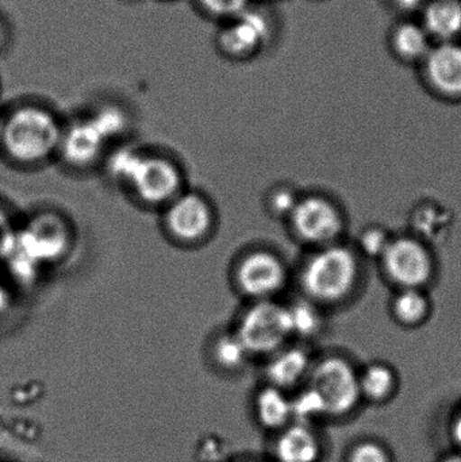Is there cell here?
<instances>
[{
	"instance_id": "cell-1",
	"label": "cell",
	"mask_w": 461,
	"mask_h": 462,
	"mask_svg": "<svg viewBox=\"0 0 461 462\" xmlns=\"http://www.w3.org/2000/svg\"><path fill=\"white\" fill-rule=\"evenodd\" d=\"M64 125L42 103L26 102L2 116L0 148L10 162L38 167L59 154Z\"/></svg>"
},
{
	"instance_id": "cell-2",
	"label": "cell",
	"mask_w": 461,
	"mask_h": 462,
	"mask_svg": "<svg viewBox=\"0 0 461 462\" xmlns=\"http://www.w3.org/2000/svg\"><path fill=\"white\" fill-rule=\"evenodd\" d=\"M108 172L116 181L126 184L138 202L149 208H167L184 191L180 168L160 154L122 149L108 162Z\"/></svg>"
},
{
	"instance_id": "cell-3",
	"label": "cell",
	"mask_w": 461,
	"mask_h": 462,
	"mask_svg": "<svg viewBox=\"0 0 461 462\" xmlns=\"http://www.w3.org/2000/svg\"><path fill=\"white\" fill-rule=\"evenodd\" d=\"M359 261L349 247L333 244L319 247L302 269L303 291L314 303H335L354 291Z\"/></svg>"
},
{
	"instance_id": "cell-4",
	"label": "cell",
	"mask_w": 461,
	"mask_h": 462,
	"mask_svg": "<svg viewBox=\"0 0 461 462\" xmlns=\"http://www.w3.org/2000/svg\"><path fill=\"white\" fill-rule=\"evenodd\" d=\"M275 37L272 16L252 5L245 13L222 22L214 35L217 53L235 64H245L262 56Z\"/></svg>"
},
{
	"instance_id": "cell-5",
	"label": "cell",
	"mask_w": 461,
	"mask_h": 462,
	"mask_svg": "<svg viewBox=\"0 0 461 462\" xmlns=\"http://www.w3.org/2000/svg\"><path fill=\"white\" fill-rule=\"evenodd\" d=\"M251 356H271L286 346L292 337L289 309L275 300L252 301L244 310L235 330Z\"/></svg>"
},
{
	"instance_id": "cell-6",
	"label": "cell",
	"mask_w": 461,
	"mask_h": 462,
	"mask_svg": "<svg viewBox=\"0 0 461 462\" xmlns=\"http://www.w3.org/2000/svg\"><path fill=\"white\" fill-rule=\"evenodd\" d=\"M321 398L327 420H344L362 404L359 371L341 357L314 363L308 383Z\"/></svg>"
},
{
	"instance_id": "cell-7",
	"label": "cell",
	"mask_w": 461,
	"mask_h": 462,
	"mask_svg": "<svg viewBox=\"0 0 461 462\" xmlns=\"http://www.w3.org/2000/svg\"><path fill=\"white\" fill-rule=\"evenodd\" d=\"M162 210V225L168 236L186 246L207 241L216 227L213 205L199 192L183 191Z\"/></svg>"
},
{
	"instance_id": "cell-8",
	"label": "cell",
	"mask_w": 461,
	"mask_h": 462,
	"mask_svg": "<svg viewBox=\"0 0 461 462\" xmlns=\"http://www.w3.org/2000/svg\"><path fill=\"white\" fill-rule=\"evenodd\" d=\"M233 284L252 301L273 300L287 282L283 261L268 250H252L233 266Z\"/></svg>"
},
{
	"instance_id": "cell-9",
	"label": "cell",
	"mask_w": 461,
	"mask_h": 462,
	"mask_svg": "<svg viewBox=\"0 0 461 462\" xmlns=\"http://www.w3.org/2000/svg\"><path fill=\"white\" fill-rule=\"evenodd\" d=\"M384 274L398 288H424L435 272V260L427 244L416 236H392L381 257Z\"/></svg>"
},
{
	"instance_id": "cell-10",
	"label": "cell",
	"mask_w": 461,
	"mask_h": 462,
	"mask_svg": "<svg viewBox=\"0 0 461 462\" xmlns=\"http://www.w3.org/2000/svg\"><path fill=\"white\" fill-rule=\"evenodd\" d=\"M14 242L41 266L51 265L69 252L72 231L59 214L48 211L37 214L23 229L16 230Z\"/></svg>"
},
{
	"instance_id": "cell-11",
	"label": "cell",
	"mask_w": 461,
	"mask_h": 462,
	"mask_svg": "<svg viewBox=\"0 0 461 462\" xmlns=\"http://www.w3.org/2000/svg\"><path fill=\"white\" fill-rule=\"evenodd\" d=\"M289 221L300 241L318 247L337 244L344 230L340 210L322 197L300 198Z\"/></svg>"
},
{
	"instance_id": "cell-12",
	"label": "cell",
	"mask_w": 461,
	"mask_h": 462,
	"mask_svg": "<svg viewBox=\"0 0 461 462\" xmlns=\"http://www.w3.org/2000/svg\"><path fill=\"white\" fill-rule=\"evenodd\" d=\"M417 69L433 95L451 102L461 100V41L435 43Z\"/></svg>"
},
{
	"instance_id": "cell-13",
	"label": "cell",
	"mask_w": 461,
	"mask_h": 462,
	"mask_svg": "<svg viewBox=\"0 0 461 462\" xmlns=\"http://www.w3.org/2000/svg\"><path fill=\"white\" fill-rule=\"evenodd\" d=\"M107 143L91 118L86 116L64 126L57 156L69 167L81 170L99 162Z\"/></svg>"
},
{
	"instance_id": "cell-14",
	"label": "cell",
	"mask_w": 461,
	"mask_h": 462,
	"mask_svg": "<svg viewBox=\"0 0 461 462\" xmlns=\"http://www.w3.org/2000/svg\"><path fill=\"white\" fill-rule=\"evenodd\" d=\"M435 45L419 18H400L390 27L387 48L403 65L419 67Z\"/></svg>"
},
{
	"instance_id": "cell-15",
	"label": "cell",
	"mask_w": 461,
	"mask_h": 462,
	"mask_svg": "<svg viewBox=\"0 0 461 462\" xmlns=\"http://www.w3.org/2000/svg\"><path fill=\"white\" fill-rule=\"evenodd\" d=\"M324 445L314 426L292 422L279 431L273 445L276 462H319Z\"/></svg>"
},
{
	"instance_id": "cell-16",
	"label": "cell",
	"mask_w": 461,
	"mask_h": 462,
	"mask_svg": "<svg viewBox=\"0 0 461 462\" xmlns=\"http://www.w3.org/2000/svg\"><path fill=\"white\" fill-rule=\"evenodd\" d=\"M313 365V360L305 349L284 346L271 356L265 366V377L268 384L289 393L308 383Z\"/></svg>"
},
{
	"instance_id": "cell-17",
	"label": "cell",
	"mask_w": 461,
	"mask_h": 462,
	"mask_svg": "<svg viewBox=\"0 0 461 462\" xmlns=\"http://www.w3.org/2000/svg\"><path fill=\"white\" fill-rule=\"evenodd\" d=\"M417 18L433 42L461 41V0H428Z\"/></svg>"
},
{
	"instance_id": "cell-18",
	"label": "cell",
	"mask_w": 461,
	"mask_h": 462,
	"mask_svg": "<svg viewBox=\"0 0 461 462\" xmlns=\"http://www.w3.org/2000/svg\"><path fill=\"white\" fill-rule=\"evenodd\" d=\"M254 414L263 428L279 433L294 422L291 396L286 391L267 384L254 399Z\"/></svg>"
},
{
	"instance_id": "cell-19",
	"label": "cell",
	"mask_w": 461,
	"mask_h": 462,
	"mask_svg": "<svg viewBox=\"0 0 461 462\" xmlns=\"http://www.w3.org/2000/svg\"><path fill=\"white\" fill-rule=\"evenodd\" d=\"M359 384L363 402L383 404L397 393L398 374L387 364H368L359 371Z\"/></svg>"
},
{
	"instance_id": "cell-20",
	"label": "cell",
	"mask_w": 461,
	"mask_h": 462,
	"mask_svg": "<svg viewBox=\"0 0 461 462\" xmlns=\"http://www.w3.org/2000/svg\"><path fill=\"white\" fill-rule=\"evenodd\" d=\"M430 300L421 288H401L392 300V314L403 326L421 325L429 318Z\"/></svg>"
},
{
	"instance_id": "cell-21",
	"label": "cell",
	"mask_w": 461,
	"mask_h": 462,
	"mask_svg": "<svg viewBox=\"0 0 461 462\" xmlns=\"http://www.w3.org/2000/svg\"><path fill=\"white\" fill-rule=\"evenodd\" d=\"M211 356L219 368L229 372L243 368L249 358L248 352L233 330L219 334L214 339Z\"/></svg>"
},
{
	"instance_id": "cell-22",
	"label": "cell",
	"mask_w": 461,
	"mask_h": 462,
	"mask_svg": "<svg viewBox=\"0 0 461 462\" xmlns=\"http://www.w3.org/2000/svg\"><path fill=\"white\" fill-rule=\"evenodd\" d=\"M287 309H289L292 336L311 338L321 331L324 317H322L321 310L317 309L314 301H297Z\"/></svg>"
},
{
	"instance_id": "cell-23",
	"label": "cell",
	"mask_w": 461,
	"mask_h": 462,
	"mask_svg": "<svg viewBox=\"0 0 461 462\" xmlns=\"http://www.w3.org/2000/svg\"><path fill=\"white\" fill-rule=\"evenodd\" d=\"M291 401L294 422L314 426L319 420H327L324 403L310 385H302L300 391L291 396Z\"/></svg>"
},
{
	"instance_id": "cell-24",
	"label": "cell",
	"mask_w": 461,
	"mask_h": 462,
	"mask_svg": "<svg viewBox=\"0 0 461 462\" xmlns=\"http://www.w3.org/2000/svg\"><path fill=\"white\" fill-rule=\"evenodd\" d=\"M107 143L122 137L130 127L129 116L115 105H105L89 116Z\"/></svg>"
},
{
	"instance_id": "cell-25",
	"label": "cell",
	"mask_w": 461,
	"mask_h": 462,
	"mask_svg": "<svg viewBox=\"0 0 461 462\" xmlns=\"http://www.w3.org/2000/svg\"><path fill=\"white\" fill-rule=\"evenodd\" d=\"M195 10L208 21L217 24L229 21L245 13L254 5V0H191Z\"/></svg>"
},
{
	"instance_id": "cell-26",
	"label": "cell",
	"mask_w": 461,
	"mask_h": 462,
	"mask_svg": "<svg viewBox=\"0 0 461 462\" xmlns=\"http://www.w3.org/2000/svg\"><path fill=\"white\" fill-rule=\"evenodd\" d=\"M346 462H394L389 448L376 439H362L349 449Z\"/></svg>"
},
{
	"instance_id": "cell-27",
	"label": "cell",
	"mask_w": 461,
	"mask_h": 462,
	"mask_svg": "<svg viewBox=\"0 0 461 462\" xmlns=\"http://www.w3.org/2000/svg\"><path fill=\"white\" fill-rule=\"evenodd\" d=\"M392 239V236L384 227L370 226L360 234L359 246L368 257H376L381 260Z\"/></svg>"
},
{
	"instance_id": "cell-28",
	"label": "cell",
	"mask_w": 461,
	"mask_h": 462,
	"mask_svg": "<svg viewBox=\"0 0 461 462\" xmlns=\"http://www.w3.org/2000/svg\"><path fill=\"white\" fill-rule=\"evenodd\" d=\"M298 200H300V197L289 187H278V189H272L268 197V210L278 218L289 219Z\"/></svg>"
},
{
	"instance_id": "cell-29",
	"label": "cell",
	"mask_w": 461,
	"mask_h": 462,
	"mask_svg": "<svg viewBox=\"0 0 461 462\" xmlns=\"http://www.w3.org/2000/svg\"><path fill=\"white\" fill-rule=\"evenodd\" d=\"M400 18H417L428 0H386Z\"/></svg>"
},
{
	"instance_id": "cell-30",
	"label": "cell",
	"mask_w": 461,
	"mask_h": 462,
	"mask_svg": "<svg viewBox=\"0 0 461 462\" xmlns=\"http://www.w3.org/2000/svg\"><path fill=\"white\" fill-rule=\"evenodd\" d=\"M16 230L18 229L11 224L8 214L3 208H0V260H2L3 254L13 242Z\"/></svg>"
},
{
	"instance_id": "cell-31",
	"label": "cell",
	"mask_w": 461,
	"mask_h": 462,
	"mask_svg": "<svg viewBox=\"0 0 461 462\" xmlns=\"http://www.w3.org/2000/svg\"><path fill=\"white\" fill-rule=\"evenodd\" d=\"M449 439L455 449L461 450V407L452 415L449 420Z\"/></svg>"
},
{
	"instance_id": "cell-32",
	"label": "cell",
	"mask_w": 461,
	"mask_h": 462,
	"mask_svg": "<svg viewBox=\"0 0 461 462\" xmlns=\"http://www.w3.org/2000/svg\"><path fill=\"white\" fill-rule=\"evenodd\" d=\"M13 306V293H11L10 287L5 285V282L0 279V317L7 314Z\"/></svg>"
},
{
	"instance_id": "cell-33",
	"label": "cell",
	"mask_w": 461,
	"mask_h": 462,
	"mask_svg": "<svg viewBox=\"0 0 461 462\" xmlns=\"http://www.w3.org/2000/svg\"><path fill=\"white\" fill-rule=\"evenodd\" d=\"M11 42L10 24L5 22L3 16H0V54L8 48Z\"/></svg>"
},
{
	"instance_id": "cell-34",
	"label": "cell",
	"mask_w": 461,
	"mask_h": 462,
	"mask_svg": "<svg viewBox=\"0 0 461 462\" xmlns=\"http://www.w3.org/2000/svg\"><path fill=\"white\" fill-rule=\"evenodd\" d=\"M436 462H461V450L455 449L454 448L449 452L444 453Z\"/></svg>"
},
{
	"instance_id": "cell-35",
	"label": "cell",
	"mask_w": 461,
	"mask_h": 462,
	"mask_svg": "<svg viewBox=\"0 0 461 462\" xmlns=\"http://www.w3.org/2000/svg\"><path fill=\"white\" fill-rule=\"evenodd\" d=\"M159 2L172 3V2H178V0H159Z\"/></svg>"
},
{
	"instance_id": "cell-36",
	"label": "cell",
	"mask_w": 461,
	"mask_h": 462,
	"mask_svg": "<svg viewBox=\"0 0 461 462\" xmlns=\"http://www.w3.org/2000/svg\"><path fill=\"white\" fill-rule=\"evenodd\" d=\"M243 462H264V461H260V460H246V461H243Z\"/></svg>"
},
{
	"instance_id": "cell-37",
	"label": "cell",
	"mask_w": 461,
	"mask_h": 462,
	"mask_svg": "<svg viewBox=\"0 0 461 462\" xmlns=\"http://www.w3.org/2000/svg\"><path fill=\"white\" fill-rule=\"evenodd\" d=\"M0 126H2V116H0Z\"/></svg>"
},
{
	"instance_id": "cell-38",
	"label": "cell",
	"mask_w": 461,
	"mask_h": 462,
	"mask_svg": "<svg viewBox=\"0 0 461 462\" xmlns=\"http://www.w3.org/2000/svg\"><path fill=\"white\" fill-rule=\"evenodd\" d=\"M268 2H275V0H268Z\"/></svg>"
},
{
	"instance_id": "cell-39",
	"label": "cell",
	"mask_w": 461,
	"mask_h": 462,
	"mask_svg": "<svg viewBox=\"0 0 461 462\" xmlns=\"http://www.w3.org/2000/svg\"><path fill=\"white\" fill-rule=\"evenodd\" d=\"M132 2H133V0H132Z\"/></svg>"
}]
</instances>
